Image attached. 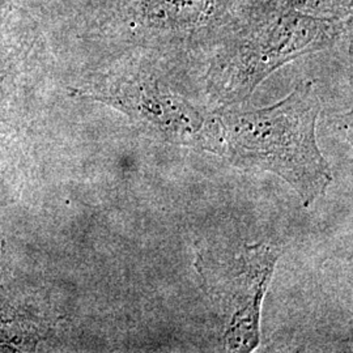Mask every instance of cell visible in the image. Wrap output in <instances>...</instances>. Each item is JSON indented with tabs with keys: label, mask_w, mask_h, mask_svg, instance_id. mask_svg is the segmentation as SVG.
I'll return each mask as SVG.
<instances>
[{
	"label": "cell",
	"mask_w": 353,
	"mask_h": 353,
	"mask_svg": "<svg viewBox=\"0 0 353 353\" xmlns=\"http://www.w3.org/2000/svg\"><path fill=\"white\" fill-rule=\"evenodd\" d=\"M293 10L319 19H352V0H284Z\"/></svg>",
	"instance_id": "obj_6"
},
{
	"label": "cell",
	"mask_w": 353,
	"mask_h": 353,
	"mask_svg": "<svg viewBox=\"0 0 353 353\" xmlns=\"http://www.w3.org/2000/svg\"><path fill=\"white\" fill-rule=\"evenodd\" d=\"M172 54L178 52L128 49L72 93L122 112L152 139L221 156L216 112L176 87L168 68Z\"/></svg>",
	"instance_id": "obj_3"
},
{
	"label": "cell",
	"mask_w": 353,
	"mask_h": 353,
	"mask_svg": "<svg viewBox=\"0 0 353 353\" xmlns=\"http://www.w3.org/2000/svg\"><path fill=\"white\" fill-rule=\"evenodd\" d=\"M214 112L223 137L221 156L230 164L280 176L303 207L326 194L334 176L316 143L322 101L313 81L299 83L271 106L243 110L237 105Z\"/></svg>",
	"instance_id": "obj_2"
},
{
	"label": "cell",
	"mask_w": 353,
	"mask_h": 353,
	"mask_svg": "<svg viewBox=\"0 0 353 353\" xmlns=\"http://www.w3.org/2000/svg\"><path fill=\"white\" fill-rule=\"evenodd\" d=\"M352 19H319L284 0H240L202 50L204 93L217 108L237 106L283 65L326 50L351 32Z\"/></svg>",
	"instance_id": "obj_1"
},
{
	"label": "cell",
	"mask_w": 353,
	"mask_h": 353,
	"mask_svg": "<svg viewBox=\"0 0 353 353\" xmlns=\"http://www.w3.org/2000/svg\"><path fill=\"white\" fill-rule=\"evenodd\" d=\"M281 250L274 245H245L237 255L198 263L204 290L227 318L224 347L252 352L261 341V307Z\"/></svg>",
	"instance_id": "obj_5"
},
{
	"label": "cell",
	"mask_w": 353,
	"mask_h": 353,
	"mask_svg": "<svg viewBox=\"0 0 353 353\" xmlns=\"http://www.w3.org/2000/svg\"><path fill=\"white\" fill-rule=\"evenodd\" d=\"M240 0H79L83 34L128 49L198 52Z\"/></svg>",
	"instance_id": "obj_4"
}]
</instances>
